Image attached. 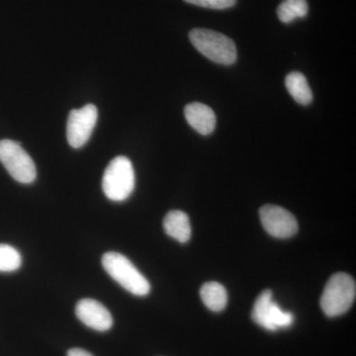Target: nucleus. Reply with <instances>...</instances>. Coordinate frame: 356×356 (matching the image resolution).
Segmentation results:
<instances>
[{
  "label": "nucleus",
  "mask_w": 356,
  "mask_h": 356,
  "mask_svg": "<svg viewBox=\"0 0 356 356\" xmlns=\"http://www.w3.org/2000/svg\"><path fill=\"white\" fill-rule=\"evenodd\" d=\"M259 218L264 229L274 238H291L298 232L296 218L280 206H262L259 210Z\"/></svg>",
  "instance_id": "nucleus-8"
},
{
  "label": "nucleus",
  "mask_w": 356,
  "mask_h": 356,
  "mask_svg": "<svg viewBox=\"0 0 356 356\" xmlns=\"http://www.w3.org/2000/svg\"><path fill=\"white\" fill-rule=\"evenodd\" d=\"M0 161L9 175L20 184H30L36 179L34 161L19 143L13 140H0Z\"/></svg>",
  "instance_id": "nucleus-5"
},
{
  "label": "nucleus",
  "mask_w": 356,
  "mask_h": 356,
  "mask_svg": "<svg viewBox=\"0 0 356 356\" xmlns=\"http://www.w3.org/2000/svg\"><path fill=\"white\" fill-rule=\"evenodd\" d=\"M189 39L196 50L212 62L229 65L236 60V44L222 33L196 28L189 33Z\"/></svg>",
  "instance_id": "nucleus-3"
},
{
  "label": "nucleus",
  "mask_w": 356,
  "mask_h": 356,
  "mask_svg": "<svg viewBox=\"0 0 356 356\" xmlns=\"http://www.w3.org/2000/svg\"><path fill=\"white\" fill-rule=\"evenodd\" d=\"M163 229L166 235L177 242L185 243L191 238V224L186 213L179 210L168 212L163 219Z\"/></svg>",
  "instance_id": "nucleus-11"
},
{
  "label": "nucleus",
  "mask_w": 356,
  "mask_h": 356,
  "mask_svg": "<svg viewBox=\"0 0 356 356\" xmlns=\"http://www.w3.org/2000/svg\"><path fill=\"white\" fill-rule=\"evenodd\" d=\"M355 296V281L350 274H334L327 281L321 297V308L327 317H339L350 310Z\"/></svg>",
  "instance_id": "nucleus-2"
},
{
  "label": "nucleus",
  "mask_w": 356,
  "mask_h": 356,
  "mask_svg": "<svg viewBox=\"0 0 356 356\" xmlns=\"http://www.w3.org/2000/svg\"><path fill=\"white\" fill-rule=\"evenodd\" d=\"M98 119L95 105L88 104L81 109L70 111L67 124V138L74 149L83 147L90 139Z\"/></svg>",
  "instance_id": "nucleus-7"
},
{
  "label": "nucleus",
  "mask_w": 356,
  "mask_h": 356,
  "mask_svg": "<svg viewBox=\"0 0 356 356\" xmlns=\"http://www.w3.org/2000/svg\"><path fill=\"white\" fill-rule=\"evenodd\" d=\"M22 257L13 245L0 243V273H13L20 268Z\"/></svg>",
  "instance_id": "nucleus-15"
},
{
  "label": "nucleus",
  "mask_w": 356,
  "mask_h": 356,
  "mask_svg": "<svg viewBox=\"0 0 356 356\" xmlns=\"http://www.w3.org/2000/svg\"><path fill=\"white\" fill-rule=\"evenodd\" d=\"M201 300L210 311L221 312L228 303V293L222 284L218 282H207L201 287Z\"/></svg>",
  "instance_id": "nucleus-12"
},
{
  "label": "nucleus",
  "mask_w": 356,
  "mask_h": 356,
  "mask_svg": "<svg viewBox=\"0 0 356 356\" xmlns=\"http://www.w3.org/2000/svg\"><path fill=\"white\" fill-rule=\"evenodd\" d=\"M106 197L115 202L126 200L135 189V172L130 159L119 156L110 161L102 178Z\"/></svg>",
  "instance_id": "nucleus-4"
},
{
  "label": "nucleus",
  "mask_w": 356,
  "mask_h": 356,
  "mask_svg": "<svg viewBox=\"0 0 356 356\" xmlns=\"http://www.w3.org/2000/svg\"><path fill=\"white\" fill-rule=\"evenodd\" d=\"M67 356H93L88 351L83 350V348H72L67 351Z\"/></svg>",
  "instance_id": "nucleus-17"
},
{
  "label": "nucleus",
  "mask_w": 356,
  "mask_h": 356,
  "mask_svg": "<svg viewBox=\"0 0 356 356\" xmlns=\"http://www.w3.org/2000/svg\"><path fill=\"white\" fill-rule=\"evenodd\" d=\"M308 10L307 0H284L278 6L277 16L281 22L290 23L297 18L306 17Z\"/></svg>",
  "instance_id": "nucleus-14"
},
{
  "label": "nucleus",
  "mask_w": 356,
  "mask_h": 356,
  "mask_svg": "<svg viewBox=\"0 0 356 356\" xmlns=\"http://www.w3.org/2000/svg\"><path fill=\"white\" fill-rule=\"evenodd\" d=\"M184 115L189 125L201 135H210L216 127V115L203 103H189L185 106Z\"/></svg>",
  "instance_id": "nucleus-10"
},
{
  "label": "nucleus",
  "mask_w": 356,
  "mask_h": 356,
  "mask_svg": "<svg viewBox=\"0 0 356 356\" xmlns=\"http://www.w3.org/2000/svg\"><path fill=\"white\" fill-rule=\"evenodd\" d=\"M285 86L293 99L299 104L308 105L313 100L310 86L307 81L306 76L301 72H290L285 79Z\"/></svg>",
  "instance_id": "nucleus-13"
},
{
  "label": "nucleus",
  "mask_w": 356,
  "mask_h": 356,
  "mask_svg": "<svg viewBox=\"0 0 356 356\" xmlns=\"http://www.w3.org/2000/svg\"><path fill=\"white\" fill-rule=\"evenodd\" d=\"M252 318L255 324L267 331L275 332L278 329H286L294 323V316L290 312L283 311L273 301L271 290H264L255 300Z\"/></svg>",
  "instance_id": "nucleus-6"
},
{
  "label": "nucleus",
  "mask_w": 356,
  "mask_h": 356,
  "mask_svg": "<svg viewBox=\"0 0 356 356\" xmlns=\"http://www.w3.org/2000/svg\"><path fill=\"white\" fill-rule=\"evenodd\" d=\"M76 315L86 327L106 332L113 325V318L106 307L93 299H83L76 306Z\"/></svg>",
  "instance_id": "nucleus-9"
},
{
  "label": "nucleus",
  "mask_w": 356,
  "mask_h": 356,
  "mask_svg": "<svg viewBox=\"0 0 356 356\" xmlns=\"http://www.w3.org/2000/svg\"><path fill=\"white\" fill-rule=\"evenodd\" d=\"M102 266L112 280L136 296H147L151 284L130 259L119 252H109L102 257Z\"/></svg>",
  "instance_id": "nucleus-1"
},
{
  "label": "nucleus",
  "mask_w": 356,
  "mask_h": 356,
  "mask_svg": "<svg viewBox=\"0 0 356 356\" xmlns=\"http://www.w3.org/2000/svg\"><path fill=\"white\" fill-rule=\"evenodd\" d=\"M184 1L196 6L222 10V9L231 8L235 6L236 0H184Z\"/></svg>",
  "instance_id": "nucleus-16"
}]
</instances>
